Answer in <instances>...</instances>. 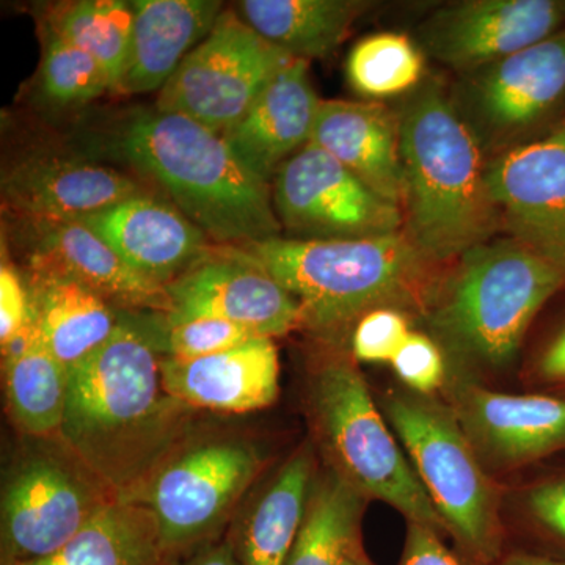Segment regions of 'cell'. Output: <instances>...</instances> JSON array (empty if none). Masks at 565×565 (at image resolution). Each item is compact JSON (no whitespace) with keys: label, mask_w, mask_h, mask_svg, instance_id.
I'll list each match as a JSON object with an SVG mask.
<instances>
[{"label":"cell","mask_w":565,"mask_h":565,"mask_svg":"<svg viewBox=\"0 0 565 565\" xmlns=\"http://www.w3.org/2000/svg\"><path fill=\"white\" fill-rule=\"evenodd\" d=\"M565 274L511 237L463 253L429 311V326L457 359L508 366L535 315Z\"/></svg>","instance_id":"5b68a950"},{"label":"cell","mask_w":565,"mask_h":565,"mask_svg":"<svg viewBox=\"0 0 565 565\" xmlns=\"http://www.w3.org/2000/svg\"><path fill=\"white\" fill-rule=\"evenodd\" d=\"M273 200L285 237L291 239H370L404 232L397 204L311 141L275 174Z\"/></svg>","instance_id":"7c38bea8"},{"label":"cell","mask_w":565,"mask_h":565,"mask_svg":"<svg viewBox=\"0 0 565 565\" xmlns=\"http://www.w3.org/2000/svg\"><path fill=\"white\" fill-rule=\"evenodd\" d=\"M527 503L534 519L565 542V481L537 487Z\"/></svg>","instance_id":"74e56055"},{"label":"cell","mask_w":565,"mask_h":565,"mask_svg":"<svg viewBox=\"0 0 565 565\" xmlns=\"http://www.w3.org/2000/svg\"><path fill=\"white\" fill-rule=\"evenodd\" d=\"M41 36L39 90L44 103L55 109H71L111 92L106 71L92 55L46 29L41 31Z\"/></svg>","instance_id":"d6a6232c"},{"label":"cell","mask_w":565,"mask_h":565,"mask_svg":"<svg viewBox=\"0 0 565 565\" xmlns=\"http://www.w3.org/2000/svg\"><path fill=\"white\" fill-rule=\"evenodd\" d=\"M399 565H473L459 552L448 548L444 535L430 527L407 523V535Z\"/></svg>","instance_id":"8d00e7d4"},{"label":"cell","mask_w":565,"mask_h":565,"mask_svg":"<svg viewBox=\"0 0 565 565\" xmlns=\"http://www.w3.org/2000/svg\"><path fill=\"white\" fill-rule=\"evenodd\" d=\"M396 111L405 236L433 266L492 241L501 221L487 158L452 106L448 82L427 74Z\"/></svg>","instance_id":"7a4b0ae2"},{"label":"cell","mask_w":565,"mask_h":565,"mask_svg":"<svg viewBox=\"0 0 565 565\" xmlns=\"http://www.w3.org/2000/svg\"><path fill=\"white\" fill-rule=\"evenodd\" d=\"M316 475L315 449L305 445L237 519L228 535L241 565H285L303 525Z\"/></svg>","instance_id":"cb8c5ba5"},{"label":"cell","mask_w":565,"mask_h":565,"mask_svg":"<svg viewBox=\"0 0 565 565\" xmlns=\"http://www.w3.org/2000/svg\"><path fill=\"white\" fill-rule=\"evenodd\" d=\"M501 230L565 274V128L487 162Z\"/></svg>","instance_id":"9a60e30c"},{"label":"cell","mask_w":565,"mask_h":565,"mask_svg":"<svg viewBox=\"0 0 565 565\" xmlns=\"http://www.w3.org/2000/svg\"><path fill=\"white\" fill-rule=\"evenodd\" d=\"M31 321V297L28 282L7 262L0 266V344L7 348Z\"/></svg>","instance_id":"d590c367"},{"label":"cell","mask_w":565,"mask_h":565,"mask_svg":"<svg viewBox=\"0 0 565 565\" xmlns=\"http://www.w3.org/2000/svg\"><path fill=\"white\" fill-rule=\"evenodd\" d=\"M128 61L115 93L162 90L181 62L212 31L222 14L218 0H134Z\"/></svg>","instance_id":"603a6c76"},{"label":"cell","mask_w":565,"mask_h":565,"mask_svg":"<svg viewBox=\"0 0 565 565\" xmlns=\"http://www.w3.org/2000/svg\"><path fill=\"white\" fill-rule=\"evenodd\" d=\"M381 411L457 552L473 565L500 559L505 552L497 492L452 411L399 390L382 396Z\"/></svg>","instance_id":"52a82bcc"},{"label":"cell","mask_w":565,"mask_h":565,"mask_svg":"<svg viewBox=\"0 0 565 565\" xmlns=\"http://www.w3.org/2000/svg\"><path fill=\"white\" fill-rule=\"evenodd\" d=\"M393 370L416 394L434 393L445 382L446 364L440 345L427 334L412 332L393 359Z\"/></svg>","instance_id":"e575fe53"},{"label":"cell","mask_w":565,"mask_h":565,"mask_svg":"<svg viewBox=\"0 0 565 565\" xmlns=\"http://www.w3.org/2000/svg\"><path fill=\"white\" fill-rule=\"evenodd\" d=\"M148 338L161 359L195 360L228 351L258 338L237 323L222 319H180L167 313L125 311Z\"/></svg>","instance_id":"1f68e13d"},{"label":"cell","mask_w":565,"mask_h":565,"mask_svg":"<svg viewBox=\"0 0 565 565\" xmlns=\"http://www.w3.org/2000/svg\"><path fill=\"white\" fill-rule=\"evenodd\" d=\"M264 465L266 456L250 438L191 435L122 501L150 512L163 552L178 561L217 541Z\"/></svg>","instance_id":"ba28073f"},{"label":"cell","mask_w":565,"mask_h":565,"mask_svg":"<svg viewBox=\"0 0 565 565\" xmlns=\"http://www.w3.org/2000/svg\"><path fill=\"white\" fill-rule=\"evenodd\" d=\"M310 63L294 58L274 77L241 120L223 132L236 158L273 184L282 163L313 136L321 99L310 79Z\"/></svg>","instance_id":"44dd1931"},{"label":"cell","mask_w":565,"mask_h":565,"mask_svg":"<svg viewBox=\"0 0 565 565\" xmlns=\"http://www.w3.org/2000/svg\"><path fill=\"white\" fill-rule=\"evenodd\" d=\"M161 375L167 393L193 411L250 414L280 393L277 345L266 337L202 359H161Z\"/></svg>","instance_id":"ffe728a7"},{"label":"cell","mask_w":565,"mask_h":565,"mask_svg":"<svg viewBox=\"0 0 565 565\" xmlns=\"http://www.w3.org/2000/svg\"><path fill=\"white\" fill-rule=\"evenodd\" d=\"M294 57L233 10L181 62L159 92L156 110L180 114L223 134L241 120L259 93Z\"/></svg>","instance_id":"8fae6325"},{"label":"cell","mask_w":565,"mask_h":565,"mask_svg":"<svg viewBox=\"0 0 565 565\" xmlns=\"http://www.w3.org/2000/svg\"><path fill=\"white\" fill-rule=\"evenodd\" d=\"M311 143L401 207L404 172L396 110L381 103L321 99Z\"/></svg>","instance_id":"7402d4cb"},{"label":"cell","mask_w":565,"mask_h":565,"mask_svg":"<svg viewBox=\"0 0 565 565\" xmlns=\"http://www.w3.org/2000/svg\"><path fill=\"white\" fill-rule=\"evenodd\" d=\"M308 414L327 467L366 500H379L448 535L399 440L375 405L352 356L323 355L308 382Z\"/></svg>","instance_id":"8992f818"},{"label":"cell","mask_w":565,"mask_h":565,"mask_svg":"<svg viewBox=\"0 0 565 565\" xmlns=\"http://www.w3.org/2000/svg\"><path fill=\"white\" fill-rule=\"evenodd\" d=\"M114 147L214 243L244 247L282 236L273 184L244 167L222 134L202 122L136 111L115 132Z\"/></svg>","instance_id":"3957f363"},{"label":"cell","mask_w":565,"mask_h":565,"mask_svg":"<svg viewBox=\"0 0 565 565\" xmlns=\"http://www.w3.org/2000/svg\"><path fill=\"white\" fill-rule=\"evenodd\" d=\"M166 288L173 318L222 319L273 340L302 327L296 297L237 247H212Z\"/></svg>","instance_id":"4fadbf2b"},{"label":"cell","mask_w":565,"mask_h":565,"mask_svg":"<svg viewBox=\"0 0 565 565\" xmlns=\"http://www.w3.org/2000/svg\"><path fill=\"white\" fill-rule=\"evenodd\" d=\"M351 87L371 99L396 98L426 79V55L404 33L381 32L353 46L345 63Z\"/></svg>","instance_id":"4dcf8cb0"},{"label":"cell","mask_w":565,"mask_h":565,"mask_svg":"<svg viewBox=\"0 0 565 565\" xmlns=\"http://www.w3.org/2000/svg\"><path fill=\"white\" fill-rule=\"evenodd\" d=\"M412 333L407 318L393 308H377L359 319L351 338L352 359L363 363H392Z\"/></svg>","instance_id":"836d02e7"},{"label":"cell","mask_w":565,"mask_h":565,"mask_svg":"<svg viewBox=\"0 0 565 565\" xmlns=\"http://www.w3.org/2000/svg\"><path fill=\"white\" fill-rule=\"evenodd\" d=\"M193 415L163 388L161 356L120 311L110 340L68 367L58 438L118 500H129L191 437Z\"/></svg>","instance_id":"6da1fadb"},{"label":"cell","mask_w":565,"mask_h":565,"mask_svg":"<svg viewBox=\"0 0 565 565\" xmlns=\"http://www.w3.org/2000/svg\"><path fill=\"white\" fill-rule=\"evenodd\" d=\"M490 565H565V559L542 555V553L516 550V552L504 553L500 559L494 561V563Z\"/></svg>","instance_id":"60d3db41"},{"label":"cell","mask_w":565,"mask_h":565,"mask_svg":"<svg viewBox=\"0 0 565 565\" xmlns=\"http://www.w3.org/2000/svg\"><path fill=\"white\" fill-rule=\"evenodd\" d=\"M366 501L329 467L318 471L303 525L285 565H348L363 546Z\"/></svg>","instance_id":"f1b7e54d"},{"label":"cell","mask_w":565,"mask_h":565,"mask_svg":"<svg viewBox=\"0 0 565 565\" xmlns=\"http://www.w3.org/2000/svg\"><path fill=\"white\" fill-rule=\"evenodd\" d=\"M452 414L482 462L512 468L565 448V399L460 382Z\"/></svg>","instance_id":"e0dca14e"},{"label":"cell","mask_w":565,"mask_h":565,"mask_svg":"<svg viewBox=\"0 0 565 565\" xmlns=\"http://www.w3.org/2000/svg\"><path fill=\"white\" fill-rule=\"evenodd\" d=\"M115 500L61 438H32L3 481L0 565L52 555Z\"/></svg>","instance_id":"30bf717a"},{"label":"cell","mask_w":565,"mask_h":565,"mask_svg":"<svg viewBox=\"0 0 565 565\" xmlns=\"http://www.w3.org/2000/svg\"><path fill=\"white\" fill-rule=\"evenodd\" d=\"M147 193L128 174L62 154H31L3 172V207L24 222H79Z\"/></svg>","instance_id":"ac0fdd59"},{"label":"cell","mask_w":565,"mask_h":565,"mask_svg":"<svg viewBox=\"0 0 565 565\" xmlns=\"http://www.w3.org/2000/svg\"><path fill=\"white\" fill-rule=\"evenodd\" d=\"M172 565H241L228 539L200 546L191 555L173 561Z\"/></svg>","instance_id":"f35d334b"},{"label":"cell","mask_w":565,"mask_h":565,"mask_svg":"<svg viewBox=\"0 0 565 565\" xmlns=\"http://www.w3.org/2000/svg\"><path fill=\"white\" fill-rule=\"evenodd\" d=\"M134 28L132 2L122 0H76L57 3L43 18V29L92 55L117 88Z\"/></svg>","instance_id":"f546056e"},{"label":"cell","mask_w":565,"mask_h":565,"mask_svg":"<svg viewBox=\"0 0 565 565\" xmlns=\"http://www.w3.org/2000/svg\"><path fill=\"white\" fill-rule=\"evenodd\" d=\"M539 374L548 381H565V327L542 353Z\"/></svg>","instance_id":"ab89813d"},{"label":"cell","mask_w":565,"mask_h":565,"mask_svg":"<svg viewBox=\"0 0 565 565\" xmlns=\"http://www.w3.org/2000/svg\"><path fill=\"white\" fill-rule=\"evenodd\" d=\"M20 222L29 274L71 278L122 311L169 313L166 286L136 273L84 223Z\"/></svg>","instance_id":"2e32d148"},{"label":"cell","mask_w":565,"mask_h":565,"mask_svg":"<svg viewBox=\"0 0 565 565\" xmlns=\"http://www.w3.org/2000/svg\"><path fill=\"white\" fill-rule=\"evenodd\" d=\"M561 10H563L564 18H565V0H559Z\"/></svg>","instance_id":"7bdbcfd3"},{"label":"cell","mask_w":565,"mask_h":565,"mask_svg":"<svg viewBox=\"0 0 565 565\" xmlns=\"http://www.w3.org/2000/svg\"><path fill=\"white\" fill-rule=\"evenodd\" d=\"M136 273L167 286L211 250L206 236L177 207L148 195L132 196L79 221Z\"/></svg>","instance_id":"d6986e66"},{"label":"cell","mask_w":565,"mask_h":565,"mask_svg":"<svg viewBox=\"0 0 565 565\" xmlns=\"http://www.w3.org/2000/svg\"><path fill=\"white\" fill-rule=\"evenodd\" d=\"M564 28L559 0H462L427 17L415 41L426 57L457 76L534 46Z\"/></svg>","instance_id":"5bb4252c"},{"label":"cell","mask_w":565,"mask_h":565,"mask_svg":"<svg viewBox=\"0 0 565 565\" xmlns=\"http://www.w3.org/2000/svg\"><path fill=\"white\" fill-rule=\"evenodd\" d=\"M237 248L296 297L302 327L329 341L414 291L434 267L404 232L344 241L278 236Z\"/></svg>","instance_id":"277c9868"},{"label":"cell","mask_w":565,"mask_h":565,"mask_svg":"<svg viewBox=\"0 0 565 565\" xmlns=\"http://www.w3.org/2000/svg\"><path fill=\"white\" fill-rule=\"evenodd\" d=\"M147 509L115 500L50 556L17 565H172Z\"/></svg>","instance_id":"83f0119b"},{"label":"cell","mask_w":565,"mask_h":565,"mask_svg":"<svg viewBox=\"0 0 565 565\" xmlns=\"http://www.w3.org/2000/svg\"><path fill=\"white\" fill-rule=\"evenodd\" d=\"M31 318L47 349L66 367L98 351L120 326V315L87 286L57 277L29 274Z\"/></svg>","instance_id":"d4e9b609"},{"label":"cell","mask_w":565,"mask_h":565,"mask_svg":"<svg viewBox=\"0 0 565 565\" xmlns=\"http://www.w3.org/2000/svg\"><path fill=\"white\" fill-rule=\"evenodd\" d=\"M7 411L29 438L58 437L68 393V367L47 349L32 318L2 349Z\"/></svg>","instance_id":"484cf974"},{"label":"cell","mask_w":565,"mask_h":565,"mask_svg":"<svg viewBox=\"0 0 565 565\" xmlns=\"http://www.w3.org/2000/svg\"><path fill=\"white\" fill-rule=\"evenodd\" d=\"M449 85L487 162L565 128V28Z\"/></svg>","instance_id":"9c48e42d"},{"label":"cell","mask_w":565,"mask_h":565,"mask_svg":"<svg viewBox=\"0 0 565 565\" xmlns=\"http://www.w3.org/2000/svg\"><path fill=\"white\" fill-rule=\"evenodd\" d=\"M364 0H243L239 17L294 58H326L373 7Z\"/></svg>","instance_id":"4316f807"},{"label":"cell","mask_w":565,"mask_h":565,"mask_svg":"<svg viewBox=\"0 0 565 565\" xmlns=\"http://www.w3.org/2000/svg\"><path fill=\"white\" fill-rule=\"evenodd\" d=\"M348 565H375L373 561L370 559V556L364 553L363 546L362 548L356 550L355 553H353V556L351 559H349Z\"/></svg>","instance_id":"b9f144b4"}]
</instances>
